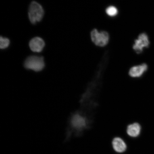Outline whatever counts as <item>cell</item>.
<instances>
[{
	"label": "cell",
	"mask_w": 154,
	"mask_h": 154,
	"mask_svg": "<svg viewBox=\"0 0 154 154\" xmlns=\"http://www.w3.org/2000/svg\"><path fill=\"white\" fill-rule=\"evenodd\" d=\"M44 11L43 7L39 3L32 1L29 5L28 11L29 18L32 24L39 22L43 19Z\"/></svg>",
	"instance_id": "obj_1"
},
{
	"label": "cell",
	"mask_w": 154,
	"mask_h": 154,
	"mask_svg": "<svg viewBox=\"0 0 154 154\" xmlns=\"http://www.w3.org/2000/svg\"><path fill=\"white\" fill-rule=\"evenodd\" d=\"M45 64L44 58L37 56H31L27 58L24 63V66L26 69L36 72L43 70Z\"/></svg>",
	"instance_id": "obj_2"
},
{
	"label": "cell",
	"mask_w": 154,
	"mask_h": 154,
	"mask_svg": "<svg viewBox=\"0 0 154 154\" xmlns=\"http://www.w3.org/2000/svg\"><path fill=\"white\" fill-rule=\"evenodd\" d=\"M90 35L92 42L96 45L104 47L109 43V35L107 32L102 31L99 32L94 29L91 31Z\"/></svg>",
	"instance_id": "obj_3"
},
{
	"label": "cell",
	"mask_w": 154,
	"mask_h": 154,
	"mask_svg": "<svg viewBox=\"0 0 154 154\" xmlns=\"http://www.w3.org/2000/svg\"><path fill=\"white\" fill-rule=\"evenodd\" d=\"M134 42L133 49L138 54L142 53L144 48L149 47L150 44L149 37L145 33L140 34Z\"/></svg>",
	"instance_id": "obj_4"
},
{
	"label": "cell",
	"mask_w": 154,
	"mask_h": 154,
	"mask_svg": "<svg viewBox=\"0 0 154 154\" xmlns=\"http://www.w3.org/2000/svg\"><path fill=\"white\" fill-rule=\"evenodd\" d=\"M87 121L85 117L79 113L73 115L71 120V125L73 129L77 131L83 130L86 128Z\"/></svg>",
	"instance_id": "obj_5"
},
{
	"label": "cell",
	"mask_w": 154,
	"mask_h": 154,
	"mask_svg": "<svg viewBox=\"0 0 154 154\" xmlns=\"http://www.w3.org/2000/svg\"><path fill=\"white\" fill-rule=\"evenodd\" d=\"M29 46L32 51L34 52L40 53L43 51L45 47V43L42 38L36 37L30 40Z\"/></svg>",
	"instance_id": "obj_6"
},
{
	"label": "cell",
	"mask_w": 154,
	"mask_h": 154,
	"mask_svg": "<svg viewBox=\"0 0 154 154\" xmlns=\"http://www.w3.org/2000/svg\"><path fill=\"white\" fill-rule=\"evenodd\" d=\"M148 69V66L146 63L133 66L129 71V75L132 78H139L143 75Z\"/></svg>",
	"instance_id": "obj_7"
},
{
	"label": "cell",
	"mask_w": 154,
	"mask_h": 154,
	"mask_svg": "<svg viewBox=\"0 0 154 154\" xmlns=\"http://www.w3.org/2000/svg\"><path fill=\"white\" fill-rule=\"evenodd\" d=\"M112 145L113 150L118 153H122L126 151L127 146L124 140L118 137L113 138L112 141Z\"/></svg>",
	"instance_id": "obj_8"
},
{
	"label": "cell",
	"mask_w": 154,
	"mask_h": 154,
	"mask_svg": "<svg viewBox=\"0 0 154 154\" xmlns=\"http://www.w3.org/2000/svg\"><path fill=\"white\" fill-rule=\"evenodd\" d=\"M141 129V126L139 123L134 122L127 126L126 134L130 137L136 138L140 136Z\"/></svg>",
	"instance_id": "obj_9"
},
{
	"label": "cell",
	"mask_w": 154,
	"mask_h": 154,
	"mask_svg": "<svg viewBox=\"0 0 154 154\" xmlns=\"http://www.w3.org/2000/svg\"><path fill=\"white\" fill-rule=\"evenodd\" d=\"M106 12L109 16L114 17L116 16L118 13V9L114 6H109L106 9Z\"/></svg>",
	"instance_id": "obj_10"
},
{
	"label": "cell",
	"mask_w": 154,
	"mask_h": 154,
	"mask_svg": "<svg viewBox=\"0 0 154 154\" xmlns=\"http://www.w3.org/2000/svg\"><path fill=\"white\" fill-rule=\"evenodd\" d=\"M10 44L8 38L1 36L0 38V48L1 49H5L8 47Z\"/></svg>",
	"instance_id": "obj_11"
}]
</instances>
